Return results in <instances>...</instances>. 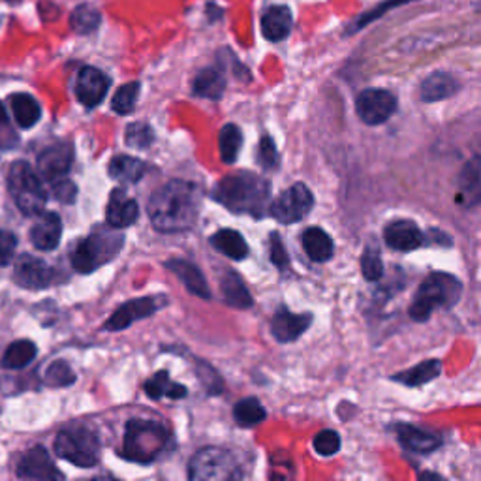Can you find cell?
<instances>
[{
  "mask_svg": "<svg viewBox=\"0 0 481 481\" xmlns=\"http://www.w3.org/2000/svg\"><path fill=\"white\" fill-rule=\"evenodd\" d=\"M200 203L201 194L194 183L175 179L154 192L149 200L147 213L154 230L179 233L194 226Z\"/></svg>",
  "mask_w": 481,
  "mask_h": 481,
  "instance_id": "obj_1",
  "label": "cell"
},
{
  "mask_svg": "<svg viewBox=\"0 0 481 481\" xmlns=\"http://www.w3.org/2000/svg\"><path fill=\"white\" fill-rule=\"evenodd\" d=\"M213 198L232 213L262 218L269 211L271 186L258 175L243 171L224 177L217 185Z\"/></svg>",
  "mask_w": 481,
  "mask_h": 481,
  "instance_id": "obj_2",
  "label": "cell"
},
{
  "mask_svg": "<svg viewBox=\"0 0 481 481\" xmlns=\"http://www.w3.org/2000/svg\"><path fill=\"white\" fill-rule=\"evenodd\" d=\"M173 446L171 430L158 422L132 420L126 423L121 455L126 461L151 464L166 455Z\"/></svg>",
  "mask_w": 481,
  "mask_h": 481,
  "instance_id": "obj_3",
  "label": "cell"
},
{
  "mask_svg": "<svg viewBox=\"0 0 481 481\" xmlns=\"http://www.w3.org/2000/svg\"><path fill=\"white\" fill-rule=\"evenodd\" d=\"M462 284L447 272H432L414 297L410 307V318L415 322H427L437 309H452L459 303Z\"/></svg>",
  "mask_w": 481,
  "mask_h": 481,
  "instance_id": "obj_4",
  "label": "cell"
},
{
  "mask_svg": "<svg viewBox=\"0 0 481 481\" xmlns=\"http://www.w3.org/2000/svg\"><path fill=\"white\" fill-rule=\"evenodd\" d=\"M124 243L122 233L111 230H96L82 239L72 250V265L77 272H92L104 264L111 262L121 252Z\"/></svg>",
  "mask_w": 481,
  "mask_h": 481,
  "instance_id": "obj_5",
  "label": "cell"
},
{
  "mask_svg": "<svg viewBox=\"0 0 481 481\" xmlns=\"http://www.w3.org/2000/svg\"><path fill=\"white\" fill-rule=\"evenodd\" d=\"M8 190L23 215L38 217L43 213L47 194L36 171L23 162V160L12 164L8 171Z\"/></svg>",
  "mask_w": 481,
  "mask_h": 481,
  "instance_id": "obj_6",
  "label": "cell"
},
{
  "mask_svg": "<svg viewBox=\"0 0 481 481\" xmlns=\"http://www.w3.org/2000/svg\"><path fill=\"white\" fill-rule=\"evenodd\" d=\"M188 481H243V472L230 452L203 447L190 461Z\"/></svg>",
  "mask_w": 481,
  "mask_h": 481,
  "instance_id": "obj_7",
  "label": "cell"
},
{
  "mask_svg": "<svg viewBox=\"0 0 481 481\" xmlns=\"http://www.w3.org/2000/svg\"><path fill=\"white\" fill-rule=\"evenodd\" d=\"M55 453L79 469H91L100 459V442L87 427H68L57 435Z\"/></svg>",
  "mask_w": 481,
  "mask_h": 481,
  "instance_id": "obj_8",
  "label": "cell"
},
{
  "mask_svg": "<svg viewBox=\"0 0 481 481\" xmlns=\"http://www.w3.org/2000/svg\"><path fill=\"white\" fill-rule=\"evenodd\" d=\"M314 207V198L312 192L297 183L292 188H288L286 192L269 205V213L272 218H277L282 224H296L307 217Z\"/></svg>",
  "mask_w": 481,
  "mask_h": 481,
  "instance_id": "obj_9",
  "label": "cell"
},
{
  "mask_svg": "<svg viewBox=\"0 0 481 481\" xmlns=\"http://www.w3.org/2000/svg\"><path fill=\"white\" fill-rule=\"evenodd\" d=\"M356 109L365 124H383L395 114L397 99L386 89H367L358 96Z\"/></svg>",
  "mask_w": 481,
  "mask_h": 481,
  "instance_id": "obj_10",
  "label": "cell"
},
{
  "mask_svg": "<svg viewBox=\"0 0 481 481\" xmlns=\"http://www.w3.org/2000/svg\"><path fill=\"white\" fill-rule=\"evenodd\" d=\"M13 279L25 290H45L53 284L55 271L50 264L36 258V256L23 254L15 262Z\"/></svg>",
  "mask_w": 481,
  "mask_h": 481,
  "instance_id": "obj_11",
  "label": "cell"
},
{
  "mask_svg": "<svg viewBox=\"0 0 481 481\" xmlns=\"http://www.w3.org/2000/svg\"><path fill=\"white\" fill-rule=\"evenodd\" d=\"M166 303L164 297H139L132 299L111 314V318L106 322L104 329L107 331H122L126 327H130L138 319H146L153 316L162 304Z\"/></svg>",
  "mask_w": 481,
  "mask_h": 481,
  "instance_id": "obj_12",
  "label": "cell"
},
{
  "mask_svg": "<svg viewBox=\"0 0 481 481\" xmlns=\"http://www.w3.org/2000/svg\"><path fill=\"white\" fill-rule=\"evenodd\" d=\"M18 476L28 481H64L62 472L42 446L32 447L21 457L18 464Z\"/></svg>",
  "mask_w": 481,
  "mask_h": 481,
  "instance_id": "obj_13",
  "label": "cell"
},
{
  "mask_svg": "<svg viewBox=\"0 0 481 481\" xmlns=\"http://www.w3.org/2000/svg\"><path fill=\"white\" fill-rule=\"evenodd\" d=\"M74 162V149L70 143H57L53 147H47L38 156V173L45 181L57 183L68 175Z\"/></svg>",
  "mask_w": 481,
  "mask_h": 481,
  "instance_id": "obj_14",
  "label": "cell"
},
{
  "mask_svg": "<svg viewBox=\"0 0 481 481\" xmlns=\"http://www.w3.org/2000/svg\"><path fill=\"white\" fill-rule=\"evenodd\" d=\"M109 89V77L94 67H85L79 70L75 82L77 100L87 107H96L104 99Z\"/></svg>",
  "mask_w": 481,
  "mask_h": 481,
  "instance_id": "obj_15",
  "label": "cell"
},
{
  "mask_svg": "<svg viewBox=\"0 0 481 481\" xmlns=\"http://www.w3.org/2000/svg\"><path fill=\"white\" fill-rule=\"evenodd\" d=\"M386 245L398 252H412L425 243V235L412 220L391 222L383 233Z\"/></svg>",
  "mask_w": 481,
  "mask_h": 481,
  "instance_id": "obj_16",
  "label": "cell"
},
{
  "mask_svg": "<svg viewBox=\"0 0 481 481\" xmlns=\"http://www.w3.org/2000/svg\"><path fill=\"white\" fill-rule=\"evenodd\" d=\"M106 217H107L109 226L115 228V230H122V228L132 226V224L139 217L138 201L132 200V198H128L124 190L117 188V190L111 192Z\"/></svg>",
  "mask_w": 481,
  "mask_h": 481,
  "instance_id": "obj_17",
  "label": "cell"
},
{
  "mask_svg": "<svg viewBox=\"0 0 481 481\" xmlns=\"http://www.w3.org/2000/svg\"><path fill=\"white\" fill-rule=\"evenodd\" d=\"M62 237V222L57 213H40L30 228V243L38 250H55Z\"/></svg>",
  "mask_w": 481,
  "mask_h": 481,
  "instance_id": "obj_18",
  "label": "cell"
},
{
  "mask_svg": "<svg viewBox=\"0 0 481 481\" xmlns=\"http://www.w3.org/2000/svg\"><path fill=\"white\" fill-rule=\"evenodd\" d=\"M311 322V314H292L290 311H280L272 318L271 333L279 343H294L309 329Z\"/></svg>",
  "mask_w": 481,
  "mask_h": 481,
  "instance_id": "obj_19",
  "label": "cell"
},
{
  "mask_svg": "<svg viewBox=\"0 0 481 481\" xmlns=\"http://www.w3.org/2000/svg\"><path fill=\"white\" fill-rule=\"evenodd\" d=\"M164 265L185 284V288L192 296H198L201 299L211 297V288L207 284L203 272L194 264H190L186 260H170Z\"/></svg>",
  "mask_w": 481,
  "mask_h": 481,
  "instance_id": "obj_20",
  "label": "cell"
},
{
  "mask_svg": "<svg viewBox=\"0 0 481 481\" xmlns=\"http://www.w3.org/2000/svg\"><path fill=\"white\" fill-rule=\"evenodd\" d=\"M397 437H398V442L414 453H430L438 450L442 444L440 437L435 435V432H429L412 425H398Z\"/></svg>",
  "mask_w": 481,
  "mask_h": 481,
  "instance_id": "obj_21",
  "label": "cell"
},
{
  "mask_svg": "<svg viewBox=\"0 0 481 481\" xmlns=\"http://www.w3.org/2000/svg\"><path fill=\"white\" fill-rule=\"evenodd\" d=\"M264 36L271 42H282L292 30V12L286 6H271L262 18Z\"/></svg>",
  "mask_w": 481,
  "mask_h": 481,
  "instance_id": "obj_22",
  "label": "cell"
},
{
  "mask_svg": "<svg viewBox=\"0 0 481 481\" xmlns=\"http://www.w3.org/2000/svg\"><path fill=\"white\" fill-rule=\"evenodd\" d=\"M459 91V82L452 74L437 72L430 74L420 87V94L425 102H438L453 96Z\"/></svg>",
  "mask_w": 481,
  "mask_h": 481,
  "instance_id": "obj_23",
  "label": "cell"
},
{
  "mask_svg": "<svg viewBox=\"0 0 481 481\" xmlns=\"http://www.w3.org/2000/svg\"><path fill=\"white\" fill-rule=\"evenodd\" d=\"M220 292L224 301H226L230 307L235 309H248L252 307V296L247 290L245 282L233 271H228L226 275L220 279Z\"/></svg>",
  "mask_w": 481,
  "mask_h": 481,
  "instance_id": "obj_24",
  "label": "cell"
},
{
  "mask_svg": "<svg viewBox=\"0 0 481 481\" xmlns=\"http://www.w3.org/2000/svg\"><path fill=\"white\" fill-rule=\"evenodd\" d=\"M211 245L217 252L228 256V258L240 262L248 256V245L245 237L235 230H220L211 237Z\"/></svg>",
  "mask_w": 481,
  "mask_h": 481,
  "instance_id": "obj_25",
  "label": "cell"
},
{
  "mask_svg": "<svg viewBox=\"0 0 481 481\" xmlns=\"http://www.w3.org/2000/svg\"><path fill=\"white\" fill-rule=\"evenodd\" d=\"M479 158H472L470 162L462 168L459 177V201L467 207H472L479 201L481 175H479Z\"/></svg>",
  "mask_w": 481,
  "mask_h": 481,
  "instance_id": "obj_26",
  "label": "cell"
},
{
  "mask_svg": "<svg viewBox=\"0 0 481 481\" xmlns=\"http://www.w3.org/2000/svg\"><path fill=\"white\" fill-rule=\"evenodd\" d=\"M301 240H303L304 252L309 254V258L312 262L324 264V262L331 260V256H333V240H331V237L322 228H309V230H304Z\"/></svg>",
  "mask_w": 481,
  "mask_h": 481,
  "instance_id": "obj_27",
  "label": "cell"
},
{
  "mask_svg": "<svg viewBox=\"0 0 481 481\" xmlns=\"http://www.w3.org/2000/svg\"><path fill=\"white\" fill-rule=\"evenodd\" d=\"M10 106H12V111H13L15 122H18L21 128H32L42 117L40 104L36 102L35 96H30L27 92L12 94L10 96Z\"/></svg>",
  "mask_w": 481,
  "mask_h": 481,
  "instance_id": "obj_28",
  "label": "cell"
},
{
  "mask_svg": "<svg viewBox=\"0 0 481 481\" xmlns=\"http://www.w3.org/2000/svg\"><path fill=\"white\" fill-rule=\"evenodd\" d=\"M224 91H226V77L215 68L201 70L192 83V92L207 100H218Z\"/></svg>",
  "mask_w": 481,
  "mask_h": 481,
  "instance_id": "obj_29",
  "label": "cell"
},
{
  "mask_svg": "<svg viewBox=\"0 0 481 481\" xmlns=\"http://www.w3.org/2000/svg\"><path fill=\"white\" fill-rule=\"evenodd\" d=\"M146 393H147V397H151L154 400L164 398V397L179 400L188 395V390L185 386H181V383L173 382L170 378L168 371H160L146 382Z\"/></svg>",
  "mask_w": 481,
  "mask_h": 481,
  "instance_id": "obj_30",
  "label": "cell"
},
{
  "mask_svg": "<svg viewBox=\"0 0 481 481\" xmlns=\"http://www.w3.org/2000/svg\"><path fill=\"white\" fill-rule=\"evenodd\" d=\"M442 373V363L438 359H429L420 365H415L410 371H405L400 375H395L393 380L403 383V386L415 388V386H423V383H429L430 380H435Z\"/></svg>",
  "mask_w": 481,
  "mask_h": 481,
  "instance_id": "obj_31",
  "label": "cell"
},
{
  "mask_svg": "<svg viewBox=\"0 0 481 481\" xmlns=\"http://www.w3.org/2000/svg\"><path fill=\"white\" fill-rule=\"evenodd\" d=\"M36 354H38V350L35 343L15 341L6 348L0 365H3L4 368H12V371H20V368H25L27 365L35 361Z\"/></svg>",
  "mask_w": 481,
  "mask_h": 481,
  "instance_id": "obj_32",
  "label": "cell"
},
{
  "mask_svg": "<svg viewBox=\"0 0 481 481\" xmlns=\"http://www.w3.org/2000/svg\"><path fill=\"white\" fill-rule=\"evenodd\" d=\"M109 175L122 183H138L146 175V164L132 156H115L109 164Z\"/></svg>",
  "mask_w": 481,
  "mask_h": 481,
  "instance_id": "obj_33",
  "label": "cell"
},
{
  "mask_svg": "<svg viewBox=\"0 0 481 481\" xmlns=\"http://www.w3.org/2000/svg\"><path fill=\"white\" fill-rule=\"evenodd\" d=\"M233 418L240 427H254L267 418V412L258 398L247 397L235 405Z\"/></svg>",
  "mask_w": 481,
  "mask_h": 481,
  "instance_id": "obj_34",
  "label": "cell"
},
{
  "mask_svg": "<svg viewBox=\"0 0 481 481\" xmlns=\"http://www.w3.org/2000/svg\"><path fill=\"white\" fill-rule=\"evenodd\" d=\"M240 143H243V138H240V132L235 124H226L222 128L220 138H218L222 162H226V164L235 162L239 149H240Z\"/></svg>",
  "mask_w": 481,
  "mask_h": 481,
  "instance_id": "obj_35",
  "label": "cell"
},
{
  "mask_svg": "<svg viewBox=\"0 0 481 481\" xmlns=\"http://www.w3.org/2000/svg\"><path fill=\"white\" fill-rule=\"evenodd\" d=\"M102 18H100V12L89 6V4H82L77 6L74 12H72V18H70V25L75 32H79V35H89V32L96 30L100 25Z\"/></svg>",
  "mask_w": 481,
  "mask_h": 481,
  "instance_id": "obj_36",
  "label": "cell"
},
{
  "mask_svg": "<svg viewBox=\"0 0 481 481\" xmlns=\"http://www.w3.org/2000/svg\"><path fill=\"white\" fill-rule=\"evenodd\" d=\"M138 94H139V83H126V85H122L117 91V94L114 96V102H111L115 114H119V115H128V114H130V111L136 106Z\"/></svg>",
  "mask_w": 481,
  "mask_h": 481,
  "instance_id": "obj_37",
  "label": "cell"
},
{
  "mask_svg": "<svg viewBox=\"0 0 481 481\" xmlns=\"http://www.w3.org/2000/svg\"><path fill=\"white\" fill-rule=\"evenodd\" d=\"M45 382L55 388L72 386L75 382V375L67 361H53L45 371Z\"/></svg>",
  "mask_w": 481,
  "mask_h": 481,
  "instance_id": "obj_38",
  "label": "cell"
},
{
  "mask_svg": "<svg viewBox=\"0 0 481 481\" xmlns=\"http://www.w3.org/2000/svg\"><path fill=\"white\" fill-rule=\"evenodd\" d=\"M361 271H363V277L371 282L382 279L383 264H382V256L376 247H368L365 250V254L361 256Z\"/></svg>",
  "mask_w": 481,
  "mask_h": 481,
  "instance_id": "obj_39",
  "label": "cell"
},
{
  "mask_svg": "<svg viewBox=\"0 0 481 481\" xmlns=\"http://www.w3.org/2000/svg\"><path fill=\"white\" fill-rule=\"evenodd\" d=\"M312 446H314V452L318 455L333 457L335 453H339V450H341V437L336 435L335 430L327 429V430L318 432V435L314 437Z\"/></svg>",
  "mask_w": 481,
  "mask_h": 481,
  "instance_id": "obj_40",
  "label": "cell"
},
{
  "mask_svg": "<svg viewBox=\"0 0 481 481\" xmlns=\"http://www.w3.org/2000/svg\"><path fill=\"white\" fill-rule=\"evenodd\" d=\"M153 130L151 126L146 122H136L130 124L126 130V143L134 149H146L153 143Z\"/></svg>",
  "mask_w": 481,
  "mask_h": 481,
  "instance_id": "obj_41",
  "label": "cell"
},
{
  "mask_svg": "<svg viewBox=\"0 0 481 481\" xmlns=\"http://www.w3.org/2000/svg\"><path fill=\"white\" fill-rule=\"evenodd\" d=\"M269 258L271 262L275 264L279 269H286L288 264H290V260H288V254H286V248L282 245V239L277 232H272L271 237H269Z\"/></svg>",
  "mask_w": 481,
  "mask_h": 481,
  "instance_id": "obj_42",
  "label": "cell"
},
{
  "mask_svg": "<svg viewBox=\"0 0 481 481\" xmlns=\"http://www.w3.org/2000/svg\"><path fill=\"white\" fill-rule=\"evenodd\" d=\"M258 160H260V164H262L265 170L277 168V164H279V153H277V147H275V141H272L269 136L262 138Z\"/></svg>",
  "mask_w": 481,
  "mask_h": 481,
  "instance_id": "obj_43",
  "label": "cell"
},
{
  "mask_svg": "<svg viewBox=\"0 0 481 481\" xmlns=\"http://www.w3.org/2000/svg\"><path fill=\"white\" fill-rule=\"evenodd\" d=\"M15 248H18V239L12 232L0 230V267L8 265L13 260Z\"/></svg>",
  "mask_w": 481,
  "mask_h": 481,
  "instance_id": "obj_44",
  "label": "cell"
},
{
  "mask_svg": "<svg viewBox=\"0 0 481 481\" xmlns=\"http://www.w3.org/2000/svg\"><path fill=\"white\" fill-rule=\"evenodd\" d=\"M53 185V196L62 201V203H72L75 200V194H77V188L72 181L68 179H60L57 183H51Z\"/></svg>",
  "mask_w": 481,
  "mask_h": 481,
  "instance_id": "obj_45",
  "label": "cell"
},
{
  "mask_svg": "<svg viewBox=\"0 0 481 481\" xmlns=\"http://www.w3.org/2000/svg\"><path fill=\"white\" fill-rule=\"evenodd\" d=\"M3 138L10 139L12 146H15V132L12 130V126L8 122L6 107L3 106V102H0V146H3Z\"/></svg>",
  "mask_w": 481,
  "mask_h": 481,
  "instance_id": "obj_46",
  "label": "cell"
},
{
  "mask_svg": "<svg viewBox=\"0 0 481 481\" xmlns=\"http://www.w3.org/2000/svg\"><path fill=\"white\" fill-rule=\"evenodd\" d=\"M288 462H290V459H288V457L282 459V469H279L277 464L271 461L272 467H271V477H269V481H292L294 479V469L286 470V464Z\"/></svg>",
  "mask_w": 481,
  "mask_h": 481,
  "instance_id": "obj_47",
  "label": "cell"
},
{
  "mask_svg": "<svg viewBox=\"0 0 481 481\" xmlns=\"http://www.w3.org/2000/svg\"><path fill=\"white\" fill-rule=\"evenodd\" d=\"M420 481H446V479L435 472H423L420 474Z\"/></svg>",
  "mask_w": 481,
  "mask_h": 481,
  "instance_id": "obj_48",
  "label": "cell"
},
{
  "mask_svg": "<svg viewBox=\"0 0 481 481\" xmlns=\"http://www.w3.org/2000/svg\"><path fill=\"white\" fill-rule=\"evenodd\" d=\"M91 481H119V479L114 477V476H100V477H94Z\"/></svg>",
  "mask_w": 481,
  "mask_h": 481,
  "instance_id": "obj_49",
  "label": "cell"
}]
</instances>
